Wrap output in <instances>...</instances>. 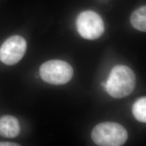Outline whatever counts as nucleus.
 <instances>
[{
  "label": "nucleus",
  "mask_w": 146,
  "mask_h": 146,
  "mask_svg": "<svg viewBox=\"0 0 146 146\" xmlns=\"http://www.w3.org/2000/svg\"><path fill=\"white\" fill-rule=\"evenodd\" d=\"M135 75L131 68L118 65L111 70L105 88L111 96L120 99L129 95L135 88Z\"/></svg>",
  "instance_id": "obj_1"
},
{
  "label": "nucleus",
  "mask_w": 146,
  "mask_h": 146,
  "mask_svg": "<svg viewBox=\"0 0 146 146\" xmlns=\"http://www.w3.org/2000/svg\"><path fill=\"white\" fill-rule=\"evenodd\" d=\"M19 144L11 142H0V146H19Z\"/></svg>",
  "instance_id": "obj_9"
},
{
  "label": "nucleus",
  "mask_w": 146,
  "mask_h": 146,
  "mask_svg": "<svg viewBox=\"0 0 146 146\" xmlns=\"http://www.w3.org/2000/svg\"><path fill=\"white\" fill-rule=\"evenodd\" d=\"M26 50L27 42L23 37H10L0 48V60L6 65H14L23 57Z\"/></svg>",
  "instance_id": "obj_5"
},
{
  "label": "nucleus",
  "mask_w": 146,
  "mask_h": 146,
  "mask_svg": "<svg viewBox=\"0 0 146 146\" xmlns=\"http://www.w3.org/2000/svg\"><path fill=\"white\" fill-rule=\"evenodd\" d=\"M20 132L19 121L11 115H5L0 118V135L6 138H15Z\"/></svg>",
  "instance_id": "obj_6"
},
{
  "label": "nucleus",
  "mask_w": 146,
  "mask_h": 146,
  "mask_svg": "<svg viewBox=\"0 0 146 146\" xmlns=\"http://www.w3.org/2000/svg\"><path fill=\"white\" fill-rule=\"evenodd\" d=\"M131 23L136 29L141 31H146V7L142 6L136 10L131 16Z\"/></svg>",
  "instance_id": "obj_7"
},
{
  "label": "nucleus",
  "mask_w": 146,
  "mask_h": 146,
  "mask_svg": "<svg viewBox=\"0 0 146 146\" xmlns=\"http://www.w3.org/2000/svg\"><path fill=\"white\" fill-rule=\"evenodd\" d=\"M92 137L98 146H122L127 140L128 133L120 124L107 122L100 123L94 128Z\"/></svg>",
  "instance_id": "obj_2"
},
{
  "label": "nucleus",
  "mask_w": 146,
  "mask_h": 146,
  "mask_svg": "<svg viewBox=\"0 0 146 146\" xmlns=\"http://www.w3.org/2000/svg\"><path fill=\"white\" fill-rule=\"evenodd\" d=\"M76 27L81 36L90 40L98 38L104 31V23L102 18L93 11L81 13L77 19Z\"/></svg>",
  "instance_id": "obj_4"
},
{
  "label": "nucleus",
  "mask_w": 146,
  "mask_h": 146,
  "mask_svg": "<svg viewBox=\"0 0 146 146\" xmlns=\"http://www.w3.org/2000/svg\"><path fill=\"white\" fill-rule=\"evenodd\" d=\"M101 85H102V87H104V88H106V82H102V83H101Z\"/></svg>",
  "instance_id": "obj_10"
},
{
  "label": "nucleus",
  "mask_w": 146,
  "mask_h": 146,
  "mask_svg": "<svg viewBox=\"0 0 146 146\" xmlns=\"http://www.w3.org/2000/svg\"><path fill=\"white\" fill-rule=\"evenodd\" d=\"M132 112L134 116L139 122H146V98L142 97L137 100L133 105Z\"/></svg>",
  "instance_id": "obj_8"
},
{
  "label": "nucleus",
  "mask_w": 146,
  "mask_h": 146,
  "mask_svg": "<svg viewBox=\"0 0 146 146\" xmlns=\"http://www.w3.org/2000/svg\"><path fill=\"white\" fill-rule=\"evenodd\" d=\"M74 74L72 67L65 61L54 60L42 64L40 75L42 80L48 84L61 85L67 84L72 78Z\"/></svg>",
  "instance_id": "obj_3"
}]
</instances>
